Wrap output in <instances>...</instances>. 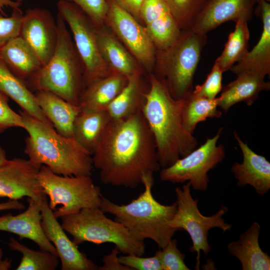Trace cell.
<instances>
[{
	"label": "cell",
	"mask_w": 270,
	"mask_h": 270,
	"mask_svg": "<svg viewBox=\"0 0 270 270\" xmlns=\"http://www.w3.org/2000/svg\"><path fill=\"white\" fill-rule=\"evenodd\" d=\"M28 207L17 215L8 214L0 216V231L18 235L20 240L29 239L42 250L57 254L54 244L46 236L42 226L40 201L28 198Z\"/></svg>",
	"instance_id": "e0dca14e"
},
{
	"label": "cell",
	"mask_w": 270,
	"mask_h": 270,
	"mask_svg": "<svg viewBox=\"0 0 270 270\" xmlns=\"http://www.w3.org/2000/svg\"><path fill=\"white\" fill-rule=\"evenodd\" d=\"M222 128L204 144L186 156L178 159L170 166L162 168L160 179L173 184L188 182L194 190L204 191L209 182L208 172L224 159V148L217 144Z\"/></svg>",
	"instance_id": "8fae6325"
},
{
	"label": "cell",
	"mask_w": 270,
	"mask_h": 270,
	"mask_svg": "<svg viewBox=\"0 0 270 270\" xmlns=\"http://www.w3.org/2000/svg\"><path fill=\"white\" fill-rule=\"evenodd\" d=\"M110 120L106 110L80 107L74 124L73 138L92 155Z\"/></svg>",
	"instance_id": "d4e9b609"
},
{
	"label": "cell",
	"mask_w": 270,
	"mask_h": 270,
	"mask_svg": "<svg viewBox=\"0 0 270 270\" xmlns=\"http://www.w3.org/2000/svg\"><path fill=\"white\" fill-rule=\"evenodd\" d=\"M38 180L50 198L48 206L56 218L88 208H100L102 195L91 176H63L42 165Z\"/></svg>",
	"instance_id": "ba28073f"
},
{
	"label": "cell",
	"mask_w": 270,
	"mask_h": 270,
	"mask_svg": "<svg viewBox=\"0 0 270 270\" xmlns=\"http://www.w3.org/2000/svg\"><path fill=\"white\" fill-rule=\"evenodd\" d=\"M28 136L24 152L36 166H48L63 176H91L92 154L74 138L59 134L54 127L24 111L20 112Z\"/></svg>",
	"instance_id": "3957f363"
},
{
	"label": "cell",
	"mask_w": 270,
	"mask_h": 270,
	"mask_svg": "<svg viewBox=\"0 0 270 270\" xmlns=\"http://www.w3.org/2000/svg\"><path fill=\"white\" fill-rule=\"evenodd\" d=\"M207 36L193 29L182 30L176 42L160 52V74L172 96L184 97L193 89L195 72L206 43Z\"/></svg>",
	"instance_id": "52a82bcc"
},
{
	"label": "cell",
	"mask_w": 270,
	"mask_h": 270,
	"mask_svg": "<svg viewBox=\"0 0 270 270\" xmlns=\"http://www.w3.org/2000/svg\"><path fill=\"white\" fill-rule=\"evenodd\" d=\"M61 226L78 246L84 242L111 243L124 254L142 256L144 241L134 238L119 222L108 218L100 208H88L60 218Z\"/></svg>",
	"instance_id": "8992f818"
},
{
	"label": "cell",
	"mask_w": 270,
	"mask_h": 270,
	"mask_svg": "<svg viewBox=\"0 0 270 270\" xmlns=\"http://www.w3.org/2000/svg\"><path fill=\"white\" fill-rule=\"evenodd\" d=\"M58 39L54 52L40 69L26 82L31 91L50 92L78 106L85 88L82 65L66 24L58 14Z\"/></svg>",
	"instance_id": "5b68a950"
},
{
	"label": "cell",
	"mask_w": 270,
	"mask_h": 270,
	"mask_svg": "<svg viewBox=\"0 0 270 270\" xmlns=\"http://www.w3.org/2000/svg\"><path fill=\"white\" fill-rule=\"evenodd\" d=\"M40 168L28 160H8L0 166V197L19 200L27 196L42 200L46 195L38 180Z\"/></svg>",
	"instance_id": "5bb4252c"
},
{
	"label": "cell",
	"mask_w": 270,
	"mask_h": 270,
	"mask_svg": "<svg viewBox=\"0 0 270 270\" xmlns=\"http://www.w3.org/2000/svg\"><path fill=\"white\" fill-rule=\"evenodd\" d=\"M15 0L19 3L22 4V2H23L24 0Z\"/></svg>",
	"instance_id": "bcb514c9"
},
{
	"label": "cell",
	"mask_w": 270,
	"mask_h": 270,
	"mask_svg": "<svg viewBox=\"0 0 270 270\" xmlns=\"http://www.w3.org/2000/svg\"><path fill=\"white\" fill-rule=\"evenodd\" d=\"M153 174L144 175L142 180L144 191L136 199L126 204L119 205L102 196L100 208L114 216V220L125 226L138 240L148 238L160 248L172 238L175 229L168 226L176 210V204L164 205L153 196Z\"/></svg>",
	"instance_id": "277c9868"
},
{
	"label": "cell",
	"mask_w": 270,
	"mask_h": 270,
	"mask_svg": "<svg viewBox=\"0 0 270 270\" xmlns=\"http://www.w3.org/2000/svg\"><path fill=\"white\" fill-rule=\"evenodd\" d=\"M42 226L48 240L54 246L62 270H96L98 266L78 248L67 236L50 208L46 196L40 201Z\"/></svg>",
	"instance_id": "9a60e30c"
},
{
	"label": "cell",
	"mask_w": 270,
	"mask_h": 270,
	"mask_svg": "<svg viewBox=\"0 0 270 270\" xmlns=\"http://www.w3.org/2000/svg\"><path fill=\"white\" fill-rule=\"evenodd\" d=\"M9 98L0 91V133L12 128H24L22 116L8 104Z\"/></svg>",
	"instance_id": "74e56055"
},
{
	"label": "cell",
	"mask_w": 270,
	"mask_h": 270,
	"mask_svg": "<svg viewBox=\"0 0 270 270\" xmlns=\"http://www.w3.org/2000/svg\"><path fill=\"white\" fill-rule=\"evenodd\" d=\"M223 72L214 62L205 81L202 84L196 86L193 92L210 100L216 98L222 89Z\"/></svg>",
	"instance_id": "8d00e7d4"
},
{
	"label": "cell",
	"mask_w": 270,
	"mask_h": 270,
	"mask_svg": "<svg viewBox=\"0 0 270 270\" xmlns=\"http://www.w3.org/2000/svg\"><path fill=\"white\" fill-rule=\"evenodd\" d=\"M105 20L135 58L150 70L154 64L156 47L146 28L114 0H108Z\"/></svg>",
	"instance_id": "7c38bea8"
},
{
	"label": "cell",
	"mask_w": 270,
	"mask_h": 270,
	"mask_svg": "<svg viewBox=\"0 0 270 270\" xmlns=\"http://www.w3.org/2000/svg\"><path fill=\"white\" fill-rule=\"evenodd\" d=\"M23 16L20 7L12 8L10 16L0 12V48L20 36Z\"/></svg>",
	"instance_id": "e575fe53"
},
{
	"label": "cell",
	"mask_w": 270,
	"mask_h": 270,
	"mask_svg": "<svg viewBox=\"0 0 270 270\" xmlns=\"http://www.w3.org/2000/svg\"><path fill=\"white\" fill-rule=\"evenodd\" d=\"M0 58L12 72L25 82L42 66L35 53L20 36L0 48Z\"/></svg>",
	"instance_id": "cb8c5ba5"
},
{
	"label": "cell",
	"mask_w": 270,
	"mask_h": 270,
	"mask_svg": "<svg viewBox=\"0 0 270 270\" xmlns=\"http://www.w3.org/2000/svg\"><path fill=\"white\" fill-rule=\"evenodd\" d=\"M34 95L38 106L56 130L62 136L73 138L74 124L80 107L50 92L38 91Z\"/></svg>",
	"instance_id": "7402d4cb"
},
{
	"label": "cell",
	"mask_w": 270,
	"mask_h": 270,
	"mask_svg": "<svg viewBox=\"0 0 270 270\" xmlns=\"http://www.w3.org/2000/svg\"><path fill=\"white\" fill-rule=\"evenodd\" d=\"M257 14L262 22L260 37L251 50L230 69L238 75L246 74L265 78L270 74V4L264 0H258Z\"/></svg>",
	"instance_id": "d6986e66"
},
{
	"label": "cell",
	"mask_w": 270,
	"mask_h": 270,
	"mask_svg": "<svg viewBox=\"0 0 270 270\" xmlns=\"http://www.w3.org/2000/svg\"><path fill=\"white\" fill-rule=\"evenodd\" d=\"M163 270H189L184 262L185 255L177 246V240L171 239L163 248L156 252Z\"/></svg>",
	"instance_id": "836d02e7"
},
{
	"label": "cell",
	"mask_w": 270,
	"mask_h": 270,
	"mask_svg": "<svg viewBox=\"0 0 270 270\" xmlns=\"http://www.w3.org/2000/svg\"><path fill=\"white\" fill-rule=\"evenodd\" d=\"M236 76L234 80L224 88L217 97L218 106L224 112L240 102L251 106L260 92L270 90V82L265 81L264 78L246 74Z\"/></svg>",
	"instance_id": "603a6c76"
},
{
	"label": "cell",
	"mask_w": 270,
	"mask_h": 270,
	"mask_svg": "<svg viewBox=\"0 0 270 270\" xmlns=\"http://www.w3.org/2000/svg\"><path fill=\"white\" fill-rule=\"evenodd\" d=\"M150 80L141 112L154 136L160 167L164 168L195 149L198 141L183 126L180 100L172 96L164 80L152 74Z\"/></svg>",
	"instance_id": "7a4b0ae2"
},
{
	"label": "cell",
	"mask_w": 270,
	"mask_h": 270,
	"mask_svg": "<svg viewBox=\"0 0 270 270\" xmlns=\"http://www.w3.org/2000/svg\"><path fill=\"white\" fill-rule=\"evenodd\" d=\"M180 30L191 29L208 0H164Z\"/></svg>",
	"instance_id": "d6a6232c"
},
{
	"label": "cell",
	"mask_w": 270,
	"mask_h": 270,
	"mask_svg": "<svg viewBox=\"0 0 270 270\" xmlns=\"http://www.w3.org/2000/svg\"><path fill=\"white\" fill-rule=\"evenodd\" d=\"M9 248L22 254L16 270H55L60 259L57 254L40 250H35L10 237L8 243Z\"/></svg>",
	"instance_id": "1f68e13d"
},
{
	"label": "cell",
	"mask_w": 270,
	"mask_h": 270,
	"mask_svg": "<svg viewBox=\"0 0 270 270\" xmlns=\"http://www.w3.org/2000/svg\"><path fill=\"white\" fill-rule=\"evenodd\" d=\"M140 16L159 50L168 48L178 38L181 30L164 0H144Z\"/></svg>",
	"instance_id": "ac0fdd59"
},
{
	"label": "cell",
	"mask_w": 270,
	"mask_h": 270,
	"mask_svg": "<svg viewBox=\"0 0 270 270\" xmlns=\"http://www.w3.org/2000/svg\"><path fill=\"white\" fill-rule=\"evenodd\" d=\"M190 186L188 182L182 188H176L177 208L168 226L176 230H184L188 233L192 242L190 250L196 254V269L198 270L200 252L206 255L210 251L208 242V230L217 228L224 232L231 230L232 225L226 222L222 218L228 211V208L224 206L212 216L202 215L198 206V200L192 196Z\"/></svg>",
	"instance_id": "9c48e42d"
},
{
	"label": "cell",
	"mask_w": 270,
	"mask_h": 270,
	"mask_svg": "<svg viewBox=\"0 0 270 270\" xmlns=\"http://www.w3.org/2000/svg\"><path fill=\"white\" fill-rule=\"evenodd\" d=\"M260 230L258 223L254 222L237 241L228 245V252L238 260L242 270H270V257L260 246Z\"/></svg>",
	"instance_id": "44dd1931"
},
{
	"label": "cell",
	"mask_w": 270,
	"mask_h": 270,
	"mask_svg": "<svg viewBox=\"0 0 270 270\" xmlns=\"http://www.w3.org/2000/svg\"><path fill=\"white\" fill-rule=\"evenodd\" d=\"M120 264L132 270H163L158 256L154 254L152 256L144 258L135 254H127L118 256Z\"/></svg>",
	"instance_id": "f35d334b"
},
{
	"label": "cell",
	"mask_w": 270,
	"mask_h": 270,
	"mask_svg": "<svg viewBox=\"0 0 270 270\" xmlns=\"http://www.w3.org/2000/svg\"><path fill=\"white\" fill-rule=\"evenodd\" d=\"M8 160L6 151L0 146V166L4 164Z\"/></svg>",
	"instance_id": "f6af8a7d"
},
{
	"label": "cell",
	"mask_w": 270,
	"mask_h": 270,
	"mask_svg": "<svg viewBox=\"0 0 270 270\" xmlns=\"http://www.w3.org/2000/svg\"><path fill=\"white\" fill-rule=\"evenodd\" d=\"M58 14L72 32L81 60L85 87L113 72L102 59L98 47L96 27L76 5L65 0L57 3Z\"/></svg>",
	"instance_id": "30bf717a"
},
{
	"label": "cell",
	"mask_w": 270,
	"mask_h": 270,
	"mask_svg": "<svg viewBox=\"0 0 270 270\" xmlns=\"http://www.w3.org/2000/svg\"><path fill=\"white\" fill-rule=\"evenodd\" d=\"M120 252L116 248L102 258L104 264L98 268L100 270H131L132 269L120 264L118 254Z\"/></svg>",
	"instance_id": "ab89813d"
},
{
	"label": "cell",
	"mask_w": 270,
	"mask_h": 270,
	"mask_svg": "<svg viewBox=\"0 0 270 270\" xmlns=\"http://www.w3.org/2000/svg\"><path fill=\"white\" fill-rule=\"evenodd\" d=\"M265 0V1H266L267 2H270V0Z\"/></svg>",
	"instance_id": "7dc6e473"
},
{
	"label": "cell",
	"mask_w": 270,
	"mask_h": 270,
	"mask_svg": "<svg viewBox=\"0 0 270 270\" xmlns=\"http://www.w3.org/2000/svg\"><path fill=\"white\" fill-rule=\"evenodd\" d=\"M146 93L142 90L140 72L129 77L124 87L106 109L110 118L123 119L141 110Z\"/></svg>",
	"instance_id": "f546056e"
},
{
	"label": "cell",
	"mask_w": 270,
	"mask_h": 270,
	"mask_svg": "<svg viewBox=\"0 0 270 270\" xmlns=\"http://www.w3.org/2000/svg\"><path fill=\"white\" fill-rule=\"evenodd\" d=\"M234 136L243 156L242 163L236 162L232 166L238 186H244L248 184L260 196L265 194L270 189V162L265 157L252 150L236 132H234Z\"/></svg>",
	"instance_id": "ffe728a7"
},
{
	"label": "cell",
	"mask_w": 270,
	"mask_h": 270,
	"mask_svg": "<svg viewBox=\"0 0 270 270\" xmlns=\"http://www.w3.org/2000/svg\"><path fill=\"white\" fill-rule=\"evenodd\" d=\"M22 4L16 2L15 0H0V12L4 14V9L5 7H9L12 8L20 7Z\"/></svg>",
	"instance_id": "7bdbcfd3"
},
{
	"label": "cell",
	"mask_w": 270,
	"mask_h": 270,
	"mask_svg": "<svg viewBox=\"0 0 270 270\" xmlns=\"http://www.w3.org/2000/svg\"><path fill=\"white\" fill-rule=\"evenodd\" d=\"M128 78L116 73L96 80L86 86L79 98L78 106L97 110H106L110 103L127 83Z\"/></svg>",
	"instance_id": "4316f807"
},
{
	"label": "cell",
	"mask_w": 270,
	"mask_h": 270,
	"mask_svg": "<svg viewBox=\"0 0 270 270\" xmlns=\"http://www.w3.org/2000/svg\"><path fill=\"white\" fill-rule=\"evenodd\" d=\"M24 205L18 200L9 199L8 201L0 203V211L4 210H22Z\"/></svg>",
	"instance_id": "b9f144b4"
},
{
	"label": "cell",
	"mask_w": 270,
	"mask_h": 270,
	"mask_svg": "<svg viewBox=\"0 0 270 270\" xmlns=\"http://www.w3.org/2000/svg\"><path fill=\"white\" fill-rule=\"evenodd\" d=\"M258 0H208L192 29L206 34L222 24L252 18Z\"/></svg>",
	"instance_id": "2e32d148"
},
{
	"label": "cell",
	"mask_w": 270,
	"mask_h": 270,
	"mask_svg": "<svg viewBox=\"0 0 270 270\" xmlns=\"http://www.w3.org/2000/svg\"><path fill=\"white\" fill-rule=\"evenodd\" d=\"M192 90L180 98L182 124L185 130L192 134L200 122L208 118H219L222 115L218 110L217 97L210 100Z\"/></svg>",
	"instance_id": "f1b7e54d"
},
{
	"label": "cell",
	"mask_w": 270,
	"mask_h": 270,
	"mask_svg": "<svg viewBox=\"0 0 270 270\" xmlns=\"http://www.w3.org/2000/svg\"><path fill=\"white\" fill-rule=\"evenodd\" d=\"M248 22L244 20L236 22L234 30L229 34L223 51L215 60L224 72L230 70L248 51L250 34Z\"/></svg>",
	"instance_id": "4dcf8cb0"
},
{
	"label": "cell",
	"mask_w": 270,
	"mask_h": 270,
	"mask_svg": "<svg viewBox=\"0 0 270 270\" xmlns=\"http://www.w3.org/2000/svg\"><path fill=\"white\" fill-rule=\"evenodd\" d=\"M0 91L30 115L53 127L38 106L34 94L26 82L16 76L0 58Z\"/></svg>",
	"instance_id": "484cf974"
},
{
	"label": "cell",
	"mask_w": 270,
	"mask_h": 270,
	"mask_svg": "<svg viewBox=\"0 0 270 270\" xmlns=\"http://www.w3.org/2000/svg\"><path fill=\"white\" fill-rule=\"evenodd\" d=\"M79 7L89 18L95 27L100 26L106 20L108 0H65Z\"/></svg>",
	"instance_id": "d590c367"
},
{
	"label": "cell",
	"mask_w": 270,
	"mask_h": 270,
	"mask_svg": "<svg viewBox=\"0 0 270 270\" xmlns=\"http://www.w3.org/2000/svg\"><path fill=\"white\" fill-rule=\"evenodd\" d=\"M20 36L35 53L43 66L50 60L56 47V20L46 8H28L24 13Z\"/></svg>",
	"instance_id": "4fadbf2b"
},
{
	"label": "cell",
	"mask_w": 270,
	"mask_h": 270,
	"mask_svg": "<svg viewBox=\"0 0 270 270\" xmlns=\"http://www.w3.org/2000/svg\"><path fill=\"white\" fill-rule=\"evenodd\" d=\"M114 1L120 8L132 16L138 21L142 20L140 11L144 0H114Z\"/></svg>",
	"instance_id": "60d3db41"
},
{
	"label": "cell",
	"mask_w": 270,
	"mask_h": 270,
	"mask_svg": "<svg viewBox=\"0 0 270 270\" xmlns=\"http://www.w3.org/2000/svg\"><path fill=\"white\" fill-rule=\"evenodd\" d=\"M96 32L101 56L113 72L128 78L140 72L132 56L114 36L99 26L96 27Z\"/></svg>",
	"instance_id": "83f0119b"
},
{
	"label": "cell",
	"mask_w": 270,
	"mask_h": 270,
	"mask_svg": "<svg viewBox=\"0 0 270 270\" xmlns=\"http://www.w3.org/2000/svg\"><path fill=\"white\" fill-rule=\"evenodd\" d=\"M3 250L0 248V270H8L11 268L12 260L8 258L3 259Z\"/></svg>",
	"instance_id": "ee69618b"
},
{
	"label": "cell",
	"mask_w": 270,
	"mask_h": 270,
	"mask_svg": "<svg viewBox=\"0 0 270 270\" xmlns=\"http://www.w3.org/2000/svg\"><path fill=\"white\" fill-rule=\"evenodd\" d=\"M92 158L102 182L130 188L161 168L154 136L141 110L125 118H111Z\"/></svg>",
	"instance_id": "6da1fadb"
}]
</instances>
